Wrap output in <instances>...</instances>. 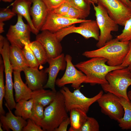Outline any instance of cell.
<instances>
[{
	"label": "cell",
	"instance_id": "6da1fadb",
	"mask_svg": "<svg viewBox=\"0 0 131 131\" xmlns=\"http://www.w3.org/2000/svg\"><path fill=\"white\" fill-rule=\"evenodd\" d=\"M107 61L104 58L95 57L80 62L74 66L86 76L84 83L91 85H101L108 83L106 76L108 73L113 70L123 68L121 66H109L106 64Z\"/></svg>",
	"mask_w": 131,
	"mask_h": 131
},
{
	"label": "cell",
	"instance_id": "7a4b0ae2",
	"mask_svg": "<svg viewBox=\"0 0 131 131\" xmlns=\"http://www.w3.org/2000/svg\"><path fill=\"white\" fill-rule=\"evenodd\" d=\"M129 42L121 41L116 38L98 49L85 51L82 54L88 58L103 57L109 66H120L128 52Z\"/></svg>",
	"mask_w": 131,
	"mask_h": 131
},
{
	"label": "cell",
	"instance_id": "3957f363",
	"mask_svg": "<svg viewBox=\"0 0 131 131\" xmlns=\"http://www.w3.org/2000/svg\"><path fill=\"white\" fill-rule=\"evenodd\" d=\"M64 97L57 92L53 101L45 109L44 117L40 125L44 131H54L64 120L68 117Z\"/></svg>",
	"mask_w": 131,
	"mask_h": 131
},
{
	"label": "cell",
	"instance_id": "277c9868",
	"mask_svg": "<svg viewBox=\"0 0 131 131\" xmlns=\"http://www.w3.org/2000/svg\"><path fill=\"white\" fill-rule=\"evenodd\" d=\"M107 84L101 85L106 92L113 94L119 98H123L128 101L127 92L128 87L131 85V76L127 67L113 70L106 76Z\"/></svg>",
	"mask_w": 131,
	"mask_h": 131
},
{
	"label": "cell",
	"instance_id": "5b68a950",
	"mask_svg": "<svg viewBox=\"0 0 131 131\" xmlns=\"http://www.w3.org/2000/svg\"><path fill=\"white\" fill-rule=\"evenodd\" d=\"M95 12L96 21L100 30L99 40L96 44L98 48L104 46L113 39L112 32L118 31V25L109 16L106 10L98 3L92 5Z\"/></svg>",
	"mask_w": 131,
	"mask_h": 131
},
{
	"label": "cell",
	"instance_id": "8992f818",
	"mask_svg": "<svg viewBox=\"0 0 131 131\" xmlns=\"http://www.w3.org/2000/svg\"><path fill=\"white\" fill-rule=\"evenodd\" d=\"M81 87L72 92L66 87H62L60 91L63 95L65 100L66 110L70 112L72 109L78 108L82 109L86 113L88 112L90 106L103 94L100 90L94 97L89 98L85 96L80 91Z\"/></svg>",
	"mask_w": 131,
	"mask_h": 131
},
{
	"label": "cell",
	"instance_id": "52a82bcc",
	"mask_svg": "<svg viewBox=\"0 0 131 131\" xmlns=\"http://www.w3.org/2000/svg\"><path fill=\"white\" fill-rule=\"evenodd\" d=\"M72 33L79 34L86 39L92 38L98 41L100 32L96 21L88 20L81 23L78 26L71 25L63 28L54 33L61 41L67 35Z\"/></svg>",
	"mask_w": 131,
	"mask_h": 131
},
{
	"label": "cell",
	"instance_id": "ba28073f",
	"mask_svg": "<svg viewBox=\"0 0 131 131\" xmlns=\"http://www.w3.org/2000/svg\"><path fill=\"white\" fill-rule=\"evenodd\" d=\"M109 16L118 25L123 26L131 16V8L120 0H97Z\"/></svg>",
	"mask_w": 131,
	"mask_h": 131
},
{
	"label": "cell",
	"instance_id": "9c48e42d",
	"mask_svg": "<svg viewBox=\"0 0 131 131\" xmlns=\"http://www.w3.org/2000/svg\"><path fill=\"white\" fill-rule=\"evenodd\" d=\"M97 102L102 113L117 122L123 116L124 111L120 98L113 94L107 92L103 94Z\"/></svg>",
	"mask_w": 131,
	"mask_h": 131
},
{
	"label": "cell",
	"instance_id": "30bf717a",
	"mask_svg": "<svg viewBox=\"0 0 131 131\" xmlns=\"http://www.w3.org/2000/svg\"><path fill=\"white\" fill-rule=\"evenodd\" d=\"M16 23L10 25L6 34L7 39L11 45H14L22 49L25 43H30V33L31 30L29 25L24 22L22 16L17 15Z\"/></svg>",
	"mask_w": 131,
	"mask_h": 131
},
{
	"label": "cell",
	"instance_id": "8fae6325",
	"mask_svg": "<svg viewBox=\"0 0 131 131\" xmlns=\"http://www.w3.org/2000/svg\"><path fill=\"white\" fill-rule=\"evenodd\" d=\"M66 62L65 72L63 76L56 80L55 84L59 87H63L68 84L75 89L80 87L84 83L86 78V75L80 70L77 69L72 62V58L69 54L65 56Z\"/></svg>",
	"mask_w": 131,
	"mask_h": 131
},
{
	"label": "cell",
	"instance_id": "7c38bea8",
	"mask_svg": "<svg viewBox=\"0 0 131 131\" xmlns=\"http://www.w3.org/2000/svg\"><path fill=\"white\" fill-rule=\"evenodd\" d=\"M36 40L40 42L44 48L48 56V61L62 53V48L60 41L55 33L48 30L42 31L37 35Z\"/></svg>",
	"mask_w": 131,
	"mask_h": 131
},
{
	"label": "cell",
	"instance_id": "4fadbf2b",
	"mask_svg": "<svg viewBox=\"0 0 131 131\" xmlns=\"http://www.w3.org/2000/svg\"><path fill=\"white\" fill-rule=\"evenodd\" d=\"M87 20L71 18L49 11L46 20L40 30H48L55 33L63 28Z\"/></svg>",
	"mask_w": 131,
	"mask_h": 131
},
{
	"label": "cell",
	"instance_id": "5bb4252c",
	"mask_svg": "<svg viewBox=\"0 0 131 131\" xmlns=\"http://www.w3.org/2000/svg\"><path fill=\"white\" fill-rule=\"evenodd\" d=\"M48 62L49 66L46 69L48 74V78L43 88H49L57 92L55 87L57 77L59 71L64 70L66 67L65 56L63 53H62L58 57L50 59Z\"/></svg>",
	"mask_w": 131,
	"mask_h": 131
},
{
	"label": "cell",
	"instance_id": "9a60e30c",
	"mask_svg": "<svg viewBox=\"0 0 131 131\" xmlns=\"http://www.w3.org/2000/svg\"><path fill=\"white\" fill-rule=\"evenodd\" d=\"M25 75L26 84L32 90L43 88L47 80L46 69L40 71L38 68L28 67L23 71Z\"/></svg>",
	"mask_w": 131,
	"mask_h": 131
},
{
	"label": "cell",
	"instance_id": "2e32d148",
	"mask_svg": "<svg viewBox=\"0 0 131 131\" xmlns=\"http://www.w3.org/2000/svg\"><path fill=\"white\" fill-rule=\"evenodd\" d=\"M32 1L33 5L30 8V15L34 27L39 31L46 20L49 10L42 0Z\"/></svg>",
	"mask_w": 131,
	"mask_h": 131
},
{
	"label": "cell",
	"instance_id": "e0dca14e",
	"mask_svg": "<svg viewBox=\"0 0 131 131\" xmlns=\"http://www.w3.org/2000/svg\"><path fill=\"white\" fill-rule=\"evenodd\" d=\"M5 105L8 112L5 115H0V122L3 130L9 131L11 129L13 131H22L27 122L21 117L13 114L6 102Z\"/></svg>",
	"mask_w": 131,
	"mask_h": 131
},
{
	"label": "cell",
	"instance_id": "ac0fdd59",
	"mask_svg": "<svg viewBox=\"0 0 131 131\" xmlns=\"http://www.w3.org/2000/svg\"><path fill=\"white\" fill-rule=\"evenodd\" d=\"M32 3V0H15L7 7L9 8L12 6V11L16 14L20 15L24 17L27 21L31 32L37 35L39 31L34 27L30 16V10Z\"/></svg>",
	"mask_w": 131,
	"mask_h": 131
},
{
	"label": "cell",
	"instance_id": "d6986e66",
	"mask_svg": "<svg viewBox=\"0 0 131 131\" xmlns=\"http://www.w3.org/2000/svg\"><path fill=\"white\" fill-rule=\"evenodd\" d=\"M21 71H13L15 99L16 102L21 100H28L32 98V91L23 81Z\"/></svg>",
	"mask_w": 131,
	"mask_h": 131
},
{
	"label": "cell",
	"instance_id": "ffe728a7",
	"mask_svg": "<svg viewBox=\"0 0 131 131\" xmlns=\"http://www.w3.org/2000/svg\"><path fill=\"white\" fill-rule=\"evenodd\" d=\"M9 57L12 69L14 71L21 72L28 67L23 54L22 49L14 45H10Z\"/></svg>",
	"mask_w": 131,
	"mask_h": 131
},
{
	"label": "cell",
	"instance_id": "44dd1931",
	"mask_svg": "<svg viewBox=\"0 0 131 131\" xmlns=\"http://www.w3.org/2000/svg\"><path fill=\"white\" fill-rule=\"evenodd\" d=\"M70 112V127L68 131H80L88 117L87 113L78 108H73Z\"/></svg>",
	"mask_w": 131,
	"mask_h": 131
},
{
	"label": "cell",
	"instance_id": "7402d4cb",
	"mask_svg": "<svg viewBox=\"0 0 131 131\" xmlns=\"http://www.w3.org/2000/svg\"><path fill=\"white\" fill-rule=\"evenodd\" d=\"M57 92L43 89L32 91V98L34 102L39 103L44 107L49 105L54 100Z\"/></svg>",
	"mask_w": 131,
	"mask_h": 131
},
{
	"label": "cell",
	"instance_id": "603a6c76",
	"mask_svg": "<svg viewBox=\"0 0 131 131\" xmlns=\"http://www.w3.org/2000/svg\"><path fill=\"white\" fill-rule=\"evenodd\" d=\"M120 98L124 113L123 117L117 121L119 126L123 130L131 129V102L123 98Z\"/></svg>",
	"mask_w": 131,
	"mask_h": 131
},
{
	"label": "cell",
	"instance_id": "cb8c5ba5",
	"mask_svg": "<svg viewBox=\"0 0 131 131\" xmlns=\"http://www.w3.org/2000/svg\"><path fill=\"white\" fill-rule=\"evenodd\" d=\"M33 102L32 98L28 101L21 100L17 102L15 107V115L21 116L25 120L30 119L32 114V110Z\"/></svg>",
	"mask_w": 131,
	"mask_h": 131
},
{
	"label": "cell",
	"instance_id": "d4e9b609",
	"mask_svg": "<svg viewBox=\"0 0 131 131\" xmlns=\"http://www.w3.org/2000/svg\"><path fill=\"white\" fill-rule=\"evenodd\" d=\"M28 45L33 52L40 65L45 64L48 61L47 53L41 43L35 40Z\"/></svg>",
	"mask_w": 131,
	"mask_h": 131
},
{
	"label": "cell",
	"instance_id": "484cf974",
	"mask_svg": "<svg viewBox=\"0 0 131 131\" xmlns=\"http://www.w3.org/2000/svg\"><path fill=\"white\" fill-rule=\"evenodd\" d=\"M22 50L28 66L38 68L40 65L39 64L28 43H25V46Z\"/></svg>",
	"mask_w": 131,
	"mask_h": 131
},
{
	"label": "cell",
	"instance_id": "4316f807",
	"mask_svg": "<svg viewBox=\"0 0 131 131\" xmlns=\"http://www.w3.org/2000/svg\"><path fill=\"white\" fill-rule=\"evenodd\" d=\"M4 66L3 60L0 58V115H5V111L3 106V102L5 93V88L4 83L3 70Z\"/></svg>",
	"mask_w": 131,
	"mask_h": 131
},
{
	"label": "cell",
	"instance_id": "83f0119b",
	"mask_svg": "<svg viewBox=\"0 0 131 131\" xmlns=\"http://www.w3.org/2000/svg\"><path fill=\"white\" fill-rule=\"evenodd\" d=\"M99 126L97 121L93 117H88L80 131H99Z\"/></svg>",
	"mask_w": 131,
	"mask_h": 131
},
{
	"label": "cell",
	"instance_id": "f1b7e54d",
	"mask_svg": "<svg viewBox=\"0 0 131 131\" xmlns=\"http://www.w3.org/2000/svg\"><path fill=\"white\" fill-rule=\"evenodd\" d=\"M121 33L116 38L122 42L129 41L131 40V16L126 22Z\"/></svg>",
	"mask_w": 131,
	"mask_h": 131
},
{
	"label": "cell",
	"instance_id": "f546056e",
	"mask_svg": "<svg viewBox=\"0 0 131 131\" xmlns=\"http://www.w3.org/2000/svg\"><path fill=\"white\" fill-rule=\"evenodd\" d=\"M66 2L70 6L90 13V4L84 0H66Z\"/></svg>",
	"mask_w": 131,
	"mask_h": 131
},
{
	"label": "cell",
	"instance_id": "4dcf8cb0",
	"mask_svg": "<svg viewBox=\"0 0 131 131\" xmlns=\"http://www.w3.org/2000/svg\"><path fill=\"white\" fill-rule=\"evenodd\" d=\"M89 14L87 12L70 6L68 13L64 16L72 19H84Z\"/></svg>",
	"mask_w": 131,
	"mask_h": 131
},
{
	"label": "cell",
	"instance_id": "1f68e13d",
	"mask_svg": "<svg viewBox=\"0 0 131 131\" xmlns=\"http://www.w3.org/2000/svg\"><path fill=\"white\" fill-rule=\"evenodd\" d=\"M16 15L9 8L2 9L0 11V22L9 20Z\"/></svg>",
	"mask_w": 131,
	"mask_h": 131
},
{
	"label": "cell",
	"instance_id": "d6a6232c",
	"mask_svg": "<svg viewBox=\"0 0 131 131\" xmlns=\"http://www.w3.org/2000/svg\"><path fill=\"white\" fill-rule=\"evenodd\" d=\"M49 11H51L66 2V0H42Z\"/></svg>",
	"mask_w": 131,
	"mask_h": 131
},
{
	"label": "cell",
	"instance_id": "836d02e7",
	"mask_svg": "<svg viewBox=\"0 0 131 131\" xmlns=\"http://www.w3.org/2000/svg\"><path fill=\"white\" fill-rule=\"evenodd\" d=\"M23 131H43L41 127L36 124L31 119H28L26 125L23 129Z\"/></svg>",
	"mask_w": 131,
	"mask_h": 131
},
{
	"label": "cell",
	"instance_id": "e575fe53",
	"mask_svg": "<svg viewBox=\"0 0 131 131\" xmlns=\"http://www.w3.org/2000/svg\"><path fill=\"white\" fill-rule=\"evenodd\" d=\"M70 6L68 3L65 2L51 11L57 15L65 16L68 13Z\"/></svg>",
	"mask_w": 131,
	"mask_h": 131
},
{
	"label": "cell",
	"instance_id": "d590c367",
	"mask_svg": "<svg viewBox=\"0 0 131 131\" xmlns=\"http://www.w3.org/2000/svg\"><path fill=\"white\" fill-rule=\"evenodd\" d=\"M44 107L41 104L33 102L32 108V112L35 114L42 120L44 117Z\"/></svg>",
	"mask_w": 131,
	"mask_h": 131
},
{
	"label": "cell",
	"instance_id": "8d00e7d4",
	"mask_svg": "<svg viewBox=\"0 0 131 131\" xmlns=\"http://www.w3.org/2000/svg\"><path fill=\"white\" fill-rule=\"evenodd\" d=\"M131 63V40L129 41L128 44V50L127 54L121 65L123 67H127Z\"/></svg>",
	"mask_w": 131,
	"mask_h": 131
},
{
	"label": "cell",
	"instance_id": "74e56055",
	"mask_svg": "<svg viewBox=\"0 0 131 131\" xmlns=\"http://www.w3.org/2000/svg\"><path fill=\"white\" fill-rule=\"evenodd\" d=\"M70 123V118L68 117L62 121L54 131H66L68 126Z\"/></svg>",
	"mask_w": 131,
	"mask_h": 131
},
{
	"label": "cell",
	"instance_id": "f35d334b",
	"mask_svg": "<svg viewBox=\"0 0 131 131\" xmlns=\"http://www.w3.org/2000/svg\"><path fill=\"white\" fill-rule=\"evenodd\" d=\"M128 7L131 8V1L130 0H120Z\"/></svg>",
	"mask_w": 131,
	"mask_h": 131
},
{
	"label": "cell",
	"instance_id": "ab89813d",
	"mask_svg": "<svg viewBox=\"0 0 131 131\" xmlns=\"http://www.w3.org/2000/svg\"><path fill=\"white\" fill-rule=\"evenodd\" d=\"M87 3L91 4H97L98 2L97 0H84Z\"/></svg>",
	"mask_w": 131,
	"mask_h": 131
},
{
	"label": "cell",
	"instance_id": "60d3db41",
	"mask_svg": "<svg viewBox=\"0 0 131 131\" xmlns=\"http://www.w3.org/2000/svg\"><path fill=\"white\" fill-rule=\"evenodd\" d=\"M5 24L3 22H0V33H2L4 32V26Z\"/></svg>",
	"mask_w": 131,
	"mask_h": 131
},
{
	"label": "cell",
	"instance_id": "b9f144b4",
	"mask_svg": "<svg viewBox=\"0 0 131 131\" xmlns=\"http://www.w3.org/2000/svg\"><path fill=\"white\" fill-rule=\"evenodd\" d=\"M127 95L129 99L131 102V90L129 91L128 92Z\"/></svg>",
	"mask_w": 131,
	"mask_h": 131
},
{
	"label": "cell",
	"instance_id": "7bdbcfd3",
	"mask_svg": "<svg viewBox=\"0 0 131 131\" xmlns=\"http://www.w3.org/2000/svg\"><path fill=\"white\" fill-rule=\"evenodd\" d=\"M127 67L130 71L131 76V63Z\"/></svg>",
	"mask_w": 131,
	"mask_h": 131
},
{
	"label": "cell",
	"instance_id": "ee69618b",
	"mask_svg": "<svg viewBox=\"0 0 131 131\" xmlns=\"http://www.w3.org/2000/svg\"><path fill=\"white\" fill-rule=\"evenodd\" d=\"M3 129L2 127V124L0 122V131H3Z\"/></svg>",
	"mask_w": 131,
	"mask_h": 131
},
{
	"label": "cell",
	"instance_id": "f6af8a7d",
	"mask_svg": "<svg viewBox=\"0 0 131 131\" xmlns=\"http://www.w3.org/2000/svg\"><path fill=\"white\" fill-rule=\"evenodd\" d=\"M5 2H10L12 1L13 0H1Z\"/></svg>",
	"mask_w": 131,
	"mask_h": 131
}]
</instances>
